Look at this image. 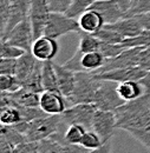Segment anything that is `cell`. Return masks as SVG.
<instances>
[{
  "instance_id": "obj_11",
  "label": "cell",
  "mask_w": 150,
  "mask_h": 153,
  "mask_svg": "<svg viewBox=\"0 0 150 153\" xmlns=\"http://www.w3.org/2000/svg\"><path fill=\"white\" fill-rule=\"evenodd\" d=\"M39 107L46 114H62L68 107L66 97L57 91H43L40 93Z\"/></svg>"
},
{
  "instance_id": "obj_44",
  "label": "cell",
  "mask_w": 150,
  "mask_h": 153,
  "mask_svg": "<svg viewBox=\"0 0 150 153\" xmlns=\"http://www.w3.org/2000/svg\"><path fill=\"white\" fill-rule=\"evenodd\" d=\"M136 17L138 18L140 22L142 24V26H143L144 30H150V12L136 14Z\"/></svg>"
},
{
  "instance_id": "obj_43",
  "label": "cell",
  "mask_w": 150,
  "mask_h": 153,
  "mask_svg": "<svg viewBox=\"0 0 150 153\" xmlns=\"http://www.w3.org/2000/svg\"><path fill=\"white\" fill-rule=\"evenodd\" d=\"M117 2L119 4V6H121L122 11H123V12H124V14H125V13H128L132 7L136 5L137 0H117Z\"/></svg>"
},
{
  "instance_id": "obj_35",
  "label": "cell",
  "mask_w": 150,
  "mask_h": 153,
  "mask_svg": "<svg viewBox=\"0 0 150 153\" xmlns=\"http://www.w3.org/2000/svg\"><path fill=\"white\" fill-rule=\"evenodd\" d=\"M127 47H124L122 44H109V42H102L99 45L98 51L103 53V56L109 59V58H113L118 56L119 53H122Z\"/></svg>"
},
{
  "instance_id": "obj_9",
  "label": "cell",
  "mask_w": 150,
  "mask_h": 153,
  "mask_svg": "<svg viewBox=\"0 0 150 153\" xmlns=\"http://www.w3.org/2000/svg\"><path fill=\"white\" fill-rule=\"evenodd\" d=\"M115 128H117V118L113 111L97 110L94 112L92 130L99 134L103 140V145L112 140Z\"/></svg>"
},
{
  "instance_id": "obj_37",
  "label": "cell",
  "mask_w": 150,
  "mask_h": 153,
  "mask_svg": "<svg viewBox=\"0 0 150 153\" xmlns=\"http://www.w3.org/2000/svg\"><path fill=\"white\" fill-rule=\"evenodd\" d=\"M18 59L16 58H1L0 74H16Z\"/></svg>"
},
{
  "instance_id": "obj_13",
  "label": "cell",
  "mask_w": 150,
  "mask_h": 153,
  "mask_svg": "<svg viewBox=\"0 0 150 153\" xmlns=\"http://www.w3.org/2000/svg\"><path fill=\"white\" fill-rule=\"evenodd\" d=\"M94 73V72H92ZM147 71L143 70L140 66H131V67H124V68H116L106 72L94 73L96 78L102 80H111L115 82H123L128 80H141L146 76Z\"/></svg>"
},
{
  "instance_id": "obj_21",
  "label": "cell",
  "mask_w": 150,
  "mask_h": 153,
  "mask_svg": "<svg viewBox=\"0 0 150 153\" xmlns=\"http://www.w3.org/2000/svg\"><path fill=\"white\" fill-rule=\"evenodd\" d=\"M41 81H43L44 90L60 92L59 91V87H58V81H57V74H56V70H55V62H53V60L43 61Z\"/></svg>"
},
{
  "instance_id": "obj_29",
  "label": "cell",
  "mask_w": 150,
  "mask_h": 153,
  "mask_svg": "<svg viewBox=\"0 0 150 153\" xmlns=\"http://www.w3.org/2000/svg\"><path fill=\"white\" fill-rule=\"evenodd\" d=\"M97 38L99 39L102 42H109V44H121L124 37L122 34H119L117 31H115L112 28H110L109 26L104 25L99 31H97L94 33Z\"/></svg>"
},
{
  "instance_id": "obj_36",
  "label": "cell",
  "mask_w": 150,
  "mask_h": 153,
  "mask_svg": "<svg viewBox=\"0 0 150 153\" xmlns=\"http://www.w3.org/2000/svg\"><path fill=\"white\" fill-rule=\"evenodd\" d=\"M25 52H26L25 50L20 48L18 46L8 44L7 41H1V47H0V57L1 58H16V59H18Z\"/></svg>"
},
{
  "instance_id": "obj_19",
  "label": "cell",
  "mask_w": 150,
  "mask_h": 153,
  "mask_svg": "<svg viewBox=\"0 0 150 153\" xmlns=\"http://www.w3.org/2000/svg\"><path fill=\"white\" fill-rule=\"evenodd\" d=\"M78 22L80 30L89 33H96L105 25L103 17L94 10H86L85 12H83L78 17Z\"/></svg>"
},
{
  "instance_id": "obj_18",
  "label": "cell",
  "mask_w": 150,
  "mask_h": 153,
  "mask_svg": "<svg viewBox=\"0 0 150 153\" xmlns=\"http://www.w3.org/2000/svg\"><path fill=\"white\" fill-rule=\"evenodd\" d=\"M117 92L124 101H131L146 96V88L140 80H128L117 84Z\"/></svg>"
},
{
  "instance_id": "obj_7",
  "label": "cell",
  "mask_w": 150,
  "mask_h": 153,
  "mask_svg": "<svg viewBox=\"0 0 150 153\" xmlns=\"http://www.w3.org/2000/svg\"><path fill=\"white\" fill-rule=\"evenodd\" d=\"M50 6L47 0H31L28 19L31 21L34 39L44 36L46 24L50 18Z\"/></svg>"
},
{
  "instance_id": "obj_14",
  "label": "cell",
  "mask_w": 150,
  "mask_h": 153,
  "mask_svg": "<svg viewBox=\"0 0 150 153\" xmlns=\"http://www.w3.org/2000/svg\"><path fill=\"white\" fill-rule=\"evenodd\" d=\"M88 10L98 12L103 17L105 24H113L124 17V12L117 0H97Z\"/></svg>"
},
{
  "instance_id": "obj_23",
  "label": "cell",
  "mask_w": 150,
  "mask_h": 153,
  "mask_svg": "<svg viewBox=\"0 0 150 153\" xmlns=\"http://www.w3.org/2000/svg\"><path fill=\"white\" fill-rule=\"evenodd\" d=\"M79 45H78V51L84 54L88 52H92V51H98L99 45H100V40L94 36V33H89L85 31H79Z\"/></svg>"
},
{
  "instance_id": "obj_40",
  "label": "cell",
  "mask_w": 150,
  "mask_h": 153,
  "mask_svg": "<svg viewBox=\"0 0 150 153\" xmlns=\"http://www.w3.org/2000/svg\"><path fill=\"white\" fill-rule=\"evenodd\" d=\"M39 141H25L16 147L13 153H38Z\"/></svg>"
},
{
  "instance_id": "obj_34",
  "label": "cell",
  "mask_w": 150,
  "mask_h": 153,
  "mask_svg": "<svg viewBox=\"0 0 150 153\" xmlns=\"http://www.w3.org/2000/svg\"><path fill=\"white\" fill-rule=\"evenodd\" d=\"M11 0H0V22H1V37L5 34L8 21L11 18Z\"/></svg>"
},
{
  "instance_id": "obj_22",
  "label": "cell",
  "mask_w": 150,
  "mask_h": 153,
  "mask_svg": "<svg viewBox=\"0 0 150 153\" xmlns=\"http://www.w3.org/2000/svg\"><path fill=\"white\" fill-rule=\"evenodd\" d=\"M105 61H106V58L99 51H92V52L84 53L82 56V59H80V64H82L83 70L88 71V72L98 71L100 67H103Z\"/></svg>"
},
{
  "instance_id": "obj_4",
  "label": "cell",
  "mask_w": 150,
  "mask_h": 153,
  "mask_svg": "<svg viewBox=\"0 0 150 153\" xmlns=\"http://www.w3.org/2000/svg\"><path fill=\"white\" fill-rule=\"evenodd\" d=\"M125 101L119 97L117 92V82L111 80L100 81V85L97 88L94 98V105L97 107V110L115 111Z\"/></svg>"
},
{
  "instance_id": "obj_26",
  "label": "cell",
  "mask_w": 150,
  "mask_h": 153,
  "mask_svg": "<svg viewBox=\"0 0 150 153\" xmlns=\"http://www.w3.org/2000/svg\"><path fill=\"white\" fill-rule=\"evenodd\" d=\"M88 131V128L80 124H72V125H69L65 130V140L69 143V144H72V145H80L82 143V139L84 137L85 132Z\"/></svg>"
},
{
  "instance_id": "obj_24",
  "label": "cell",
  "mask_w": 150,
  "mask_h": 153,
  "mask_svg": "<svg viewBox=\"0 0 150 153\" xmlns=\"http://www.w3.org/2000/svg\"><path fill=\"white\" fill-rule=\"evenodd\" d=\"M41 67H43V61L39 60L34 71L21 84V86L30 91L37 92V93H41L43 91H45L43 86V81H41Z\"/></svg>"
},
{
  "instance_id": "obj_16",
  "label": "cell",
  "mask_w": 150,
  "mask_h": 153,
  "mask_svg": "<svg viewBox=\"0 0 150 153\" xmlns=\"http://www.w3.org/2000/svg\"><path fill=\"white\" fill-rule=\"evenodd\" d=\"M55 70H56L59 91L66 98L70 97L74 92L76 85V72L65 67L64 65H58L56 62H55Z\"/></svg>"
},
{
  "instance_id": "obj_25",
  "label": "cell",
  "mask_w": 150,
  "mask_h": 153,
  "mask_svg": "<svg viewBox=\"0 0 150 153\" xmlns=\"http://www.w3.org/2000/svg\"><path fill=\"white\" fill-rule=\"evenodd\" d=\"M0 134L4 135L6 138V140L11 144V146L13 147V152H14L17 146H19L20 144H22L25 141H27L25 134H22L21 132H19L18 130H16L14 127L8 126V125H1Z\"/></svg>"
},
{
  "instance_id": "obj_32",
  "label": "cell",
  "mask_w": 150,
  "mask_h": 153,
  "mask_svg": "<svg viewBox=\"0 0 150 153\" xmlns=\"http://www.w3.org/2000/svg\"><path fill=\"white\" fill-rule=\"evenodd\" d=\"M128 133L134 137L136 140H138L143 146H146L150 151V123L147 125L140 127V128H132L129 130Z\"/></svg>"
},
{
  "instance_id": "obj_28",
  "label": "cell",
  "mask_w": 150,
  "mask_h": 153,
  "mask_svg": "<svg viewBox=\"0 0 150 153\" xmlns=\"http://www.w3.org/2000/svg\"><path fill=\"white\" fill-rule=\"evenodd\" d=\"M80 145H82L84 149H86L88 151H94V152H97L99 149H102V146H103V140H102V138L99 137V134L91 128V130H88V131L85 132L83 139H82Z\"/></svg>"
},
{
  "instance_id": "obj_27",
  "label": "cell",
  "mask_w": 150,
  "mask_h": 153,
  "mask_svg": "<svg viewBox=\"0 0 150 153\" xmlns=\"http://www.w3.org/2000/svg\"><path fill=\"white\" fill-rule=\"evenodd\" d=\"M20 120H22L21 118V113L19 111L17 106H4L1 107V113H0V123L1 125H14L19 123Z\"/></svg>"
},
{
  "instance_id": "obj_12",
  "label": "cell",
  "mask_w": 150,
  "mask_h": 153,
  "mask_svg": "<svg viewBox=\"0 0 150 153\" xmlns=\"http://www.w3.org/2000/svg\"><path fill=\"white\" fill-rule=\"evenodd\" d=\"M31 52L40 61L53 60L59 52V44L56 38L44 34L39 38L34 39Z\"/></svg>"
},
{
  "instance_id": "obj_3",
  "label": "cell",
  "mask_w": 150,
  "mask_h": 153,
  "mask_svg": "<svg viewBox=\"0 0 150 153\" xmlns=\"http://www.w3.org/2000/svg\"><path fill=\"white\" fill-rule=\"evenodd\" d=\"M64 125L62 114H45L30 121L25 137L28 141H39L58 132Z\"/></svg>"
},
{
  "instance_id": "obj_15",
  "label": "cell",
  "mask_w": 150,
  "mask_h": 153,
  "mask_svg": "<svg viewBox=\"0 0 150 153\" xmlns=\"http://www.w3.org/2000/svg\"><path fill=\"white\" fill-rule=\"evenodd\" d=\"M105 25L109 26L110 28L115 30V31H117L119 34H122L124 37V39L135 37L144 30L142 24L140 22V20L136 16L123 17L122 19H119L113 24H105Z\"/></svg>"
},
{
  "instance_id": "obj_10",
  "label": "cell",
  "mask_w": 150,
  "mask_h": 153,
  "mask_svg": "<svg viewBox=\"0 0 150 153\" xmlns=\"http://www.w3.org/2000/svg\"><path fill=\"white\" fill-rule=\"evenodd\" d=\"M143 47H130L125 48L122 53L113 58L106 59L103 67H100L98 71L94 73H100L106 72L116 68H124V67H131V66H138V54Z\"/></svg>"
},
{
  "instance_id": "obj_30",
  "label": "cell",
  "mask_w": 150,
  "mask_h": 153,
  "mask_svg": "<svg viewBox=\"0 0 150 153\" xmlns=\"http://www.w3.org/2000/svg\"><path fill=\"white\" fill-rule=\"evenodd\" d=\"M121 44L127 48H130V47H148V46H150V30H143L140 34H137L135 37L125 38Z\"/></svg>"
},
{
  "instance_id": "obj_8",
  "label": "cell",
  "mask_w": 150,
  "mask_h": 153,
  "mask_svg": "<svg viewBox=\"0 0 150 153\" xmlns=\"http://www.w3.org/2000/svg\"><path fill=\"white\" fill-rule=\"evenodd\" d=\"M1 41H7L8 44L18 46L20 48L25 50L26 52L31 51L34 37H33V30L28 17L17 24L6 36V38Z\"/></svg>"
},
{
  "instance_id": "obj_42",
  "label": "cell",
  "mask_w": 150,
  "mask_h": 153,
  "mask_svg": "<svg viewBox=\"0 0 150 153\" xmlns=\"http://www.w3.org/2000/svg\"><path fill=\"white\" fill-rule=\"evenodd\" d=\"M0 153H13V147L1 134H0Z\"/></svg>"
},
{
  "instance_id": "obj_39",
  "label": "cell",
  "mask_w": 150,
  "mask_h": 153,
  "mask_svg": "<svg viewBox=\"0 0 150 153\" xmlns=\"http://www.w3.org/2000/svg\"><path fill=\"white\" fill-rule=\"evenodd\" d=\"M147 12H150V0H137L136 5L128 13L124 14V17H132V16L147 13Z\"/></svg>"
},
{
  "instance_id": "obj_6",
  "label": "cell",
  "mask_w": 150,
  "mask_h": 153,
  "mask_svg": "<svg viewBox=\"0 0 150 153\" xmlns=\"http://www.w3.org/2000/svg\"><path fill=\"white\" fill-rule=\"evenodd\" d=\"M96 111H97V107L94 104H89V102L76 104V105L68 107L62 113V119H63L64 125L66 126L72 125V124H80L85 126L88 130H91Z\"/></svg>"
},
{
  "instance_id": "obj_38",
  "label": "cell",
  "mask_w": 150,
  "mask_h": 153,
  "mask_svg": "<svg viewBox=\"0 0 150 153\" xmlns=\"http://www.w3.org/2000/svg\"><path fill=\"white\" fill-rule=\"evenodd\" d=\"M51 12H60L66 13L74 0H47Z\"/></svg>"
},
{
  "instance_id": "obj_41",
  "label": "cell",
  "mask_w": 150,
  "mask_h": 153,
  "mask_svg": "<svg viewBox=\"0 0 150 153\" xmlns=\"http://www.w3.org/2000/svg\"><path fill=\"white\" fill-rule=\"evenodd\" d=\"M138 66L146 71H150V46L141 50L138 54Z\"/></svg>"
},
{
  "instance_id": "obj_33",
  "label": "cell",
  "mask_w": 150,
  "mask_h": 153,
  "mask_svg": "<svg viewBox=\"0 0 150 153\" xmlns=\"http://www.w3.org/2000/svg\"><path fill=\"white\" fill-rule=\"evenodd\" d=\"M97 0H74L72 5L68 10L66 14L69 17H72V18H78L83 12H85Z\"/></svg>"
},
{
  "instance_id": "obj_17",
  "label": "cell",
  "mask_w": 150,
  "mask_h": 153,
  "mask_svg": "<svg viewBox=\"0 0 150 153\" xmlns=\"http://www.w3.org/2000/svg\"><path fill=\"white\" fill-rule=\"evenodd\" d=\"M30 5H31V0H11V18L8 21L7 28L5 34L1 37V40L6 38V36L10 33V31L17 25L20 21L28 17V11H30Z\"/></svg>"
},
{
  "instance_id": "obj_5",
  "label": "cell",
  "mask_w": 150,
  "mask_h": 153,
  "mask_svg": "<svg viewBox=\"0 0 150 153\" xmlns=\"http://www.w3.org/2000/svg\"><path fill=\"white\" fill-rule=\"evenodd\" d=\"M79 31H80V26L77 18L69 17L66 13L51 12L44 34L58 39L68 33H72V32L78 33Z\"/></svg>"
},
{
  "instance_id": "obj_20",
  "label": "cell",
  "mask_w": 150,
  "mask_h": 153,
  "mask_svg": "<svg viewBox=\"0 0 150 153\" xmlns=\"http://www.w3.org/2000/svg\"><path fill=\"white\" fill-rule=\"evenodd\" d=\"M38 61H39V60L32 54L31 51L25 52L21 57L18 58L16 76H17V78H18L19 81H20L21 84H22V82L28 78V76L34 71Z\"/></svg>"
},
{
  "instance_id": "obj_1",
  "label": "cell",
  "mask_w": 150,
  "mask_h": 153,
  "mask_svg": "<svg viewBox=\"0 0 150 153\" xmlns=\"http://www.w3.org/2000/svg\"><path fill=\"white\" fill-rule=\"evenodd\" d=\"M113 112L117 118V128L127 132L132 128H140L150 123V94L125 101Z\"/></svg>"
},
{
  "instance_id": "obj_45",
  "label": "cell",
  "mask_w": 150,
  "mask_h": 153,
  "mask_svg": "<svg viewBox=\"0 0 150 153\" xmlns=\"http://www.w3.org/2000/svg\"><path fill=\"white\" fill-rule=\"evenodd\" d=\"M140 81L143 84V86H144V88H146V93H147V94H150V71H147L146 76H143Z\"/></svg>"
},
{
  "instance_id": "obj_31",
  "label": "cell",
  "mask_w": 150,
  "mask_h": 153,
  "mask_svg": "<svg viewBox=\"0 0 150 153\" xmlns=\"http://www.w3.org/2000/svg\"><path fill=\"white\" fill-rule=\"evenodd\" d=\"M21 87L16 74H0V90L1 92H14Z\"/></svg>"
},
{
  "instance_id": "obj_2",
  "label": "cell",
  "mask_w": 150,
  "mask_h": 153,
  "mask_svg": "<svg viewBox=\"0 0 150 153\" xmlns=\"http://www.w3.org/2000/svg\"><path fill=\"white\" fill-rule=\"evenodd\" d=\"M100 79L96 78L92 72L80 71L76 72V85L71 96L68 97L69 107L76 104L89 102L94 104V98L97 88L100 85Z\"/></svg>"
}]
</instances>
